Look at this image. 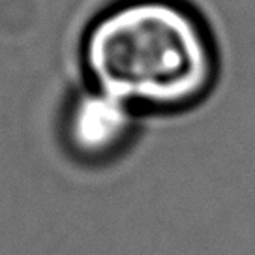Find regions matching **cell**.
I'll list each match as a JSON object with an SVG mask.
<instances>
[{
  "instance_id": "obj_1",
  "label": "cell",
  "mask_w": 255,
  "mask_h": 255,
  "mask_svg": "<svg viewBox=\"0 0 255 255\" xmlns=\"http://www.w3.org/2000/svg\"><path fill=\"white\" fill-rule=\"evenodd\" d=\"M88 87L141 115H175L205 102L218 81L212 30L188 0H113L81 38Z\"/></svg>"
},
{
  "instance_id": "obj_2",
  "label": "cell",
  "mask_w": 255,
  "mask_h": 255,
  "mask_svg": "<svg viewBox=\"0 0 255 255\" xmlns=\"http://www.w3.org/2000/svg\"><path fill=\"white\" fill-rule=\"evenodd\" d=\"M139 115L128 105L88 87L75 94L62 120L64 141L83 163H107L133 141Z\"/></svg>"
}]
</instances>
